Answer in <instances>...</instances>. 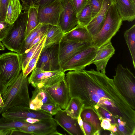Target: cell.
Segmentation results:
<instances>
[{
	"label": "cell",
	"instance_id": "obj_29",
	"mask_svg": "<svg viewBox=\"0 0 135 135\" xmlns=\"http://www.w3.org/2000/svg\"><path fill=\"white\" fill-rule=\"evenodd\" d=\"M38 7L34 6L28 10V16L25 35V38L30 32L39 24L38 16Z\"/></svg>",
	"mask_w": 135,
	"mask_h": 135
},
{
	"label": "cell",
	"instance_id": "obj_22",
	"mask_svg": "<svg viewBox=\"0 0 135 135\" xmlns=\"http://www.w3.org/2000/svg\"><path fill=\"white\" fill-rule=\"evenodd\" d=\"M80 116L83 121L91 126L93 135L100 134V132L103 129L101 126V120L93 110L89 108H83Z\"/></svg>",
	"mask_w": 135,
	"mask_h": 135
},
{
	"label": "cell",
	"instance_id": "obj_35",
	"mask_svg": "<svg viewBox=\"0 0 135 135\" xmlns=\"http://www.w3.org/2000/svg\"><path fill=\"white\" fill-rule=\"evenodd\" d=\"M13 26L5 21H0V41L1 42L6 36Z\"/></svg>",
	"mask_w": 135,
	"mask_h": 135
},
{
	"label": "cell",
	"instance_id": "obj_30",
	"mask_svg": "<svg viewBox=\"0 0 135 135\" xmlns=\"http://www.w3.org/2000/svg\"><path fill=\"white\" fill-rule=\"evenodd\" d=\"M46 36V35L40 41L34 54L28 63L25 71L23 72L25 76H27L35 68L41 52L44 47Z\"/></svg>",
	"mask_w": 135,
	"mask_h": 135
},
{
	"label": "cell",
	"instance_id": "obj_6",
	"mask_svg": "<svg viewBox=\"0 0 135 135\" xmlns=\"http://www.w3.org/2000/svg\"><path fill=\"white\" fill-rule=\"evenodd\" d=\"M21 70L18 54L10 52L0 55V78L6 87L18 76Z\"/></svg>",
	"mask_w": 135,
	"mask_h": 135
},
{
	"label": "cell",
	"instance_id": "obj_28",
	"mask_svg": "<svg viewBox=\"0 0 135 135\" xmlns=\"http://www.w3.org/2000/svg\"><path fill=\"white\" fill-rule=\"evenodd\" d=\"M83 108V105L79 98L73 97L71 98L67 108L65 110L68 115L78 119Z\"/></svg>",
	"mask_w": 135,
	"mask_h": 135
},
{
	"label": "cell",
	"instance_id": "obj_43",
	"mask_svg": "<svg viewBox=\"0 0 135 135\" xmlns=\"http://www.w3.org/2000/svg\"><path fill=\"white\" fill-rule=\"evenodd\" d=\"M7 88L0 78V94L2 95H3L5 92Z\"/></svg>",
	"mask_w": 135,
	"mask_h": 135
},
{
	"label": "cell",
	"instance_id": "obj_10",
	"mask_svg": "<svg viewBox=\"0 0 135 135\" xmlns=\"http://www.w3.org/2000/svg\"><path fill=\"white\" fill-rule=\"evenodd\" d=\"M61 9L57 25L65 34L78 24L77 13L70 0H60Z\"/></svg>",
	"mask_w": 135,
	"mask_h": 135
},
{
	"label": "cell",
	"instance_id": "obj_17",
	"mask_svg": "<svg viewBox=\"0 0 135 135\" xmlns=\"http://www.w3.org/2000/svg\"><path fill=\"white\" fill-rule=\"evenodd\" d=\"M115 49L111 42L98 48L96 55L90 62V65L93 64L97 71L105 74V68L109 59L115 53Z\"/></svg>",
	"mask_w": 135,
	"mask_h": 135
},
{
	"label": "cell",
	"instance_id": "obj_15",
	"mask_svg": "<svg viewBox=\"0 0 135 135\" xmlns=\"http://www.w3.org/2000/svg\"><path fill=\"white\" fill-rule=\"evenodd\" d=\"M58 125L52 117L40 120L37 123L18 128L31 135H52L57 131Z\"/></svg>",
	"mask_w": 135,
	"mask_h": 135
},
{
	"label": "cell",
	"instance_id": "obj_27",
	"mask_svg": "<svg viewBox=\"0 0 135 135\" xmlns=\"http://www.w3.org/2000/svg\"><path fill=\"white\" fill-rule=\"evenodd\" d=\"M124 36L132 57L133 67L135 68V25L126 30Z\"/></svg>",
	"mask_w": 135,
	"mask_h": 135
},
{
	"label": "cell",
	"instance_id": "obj_40",
	"mask_svg": "<svg viewBox=\"0 0 135 135\" xmlns=\"http://www.w3.org/2000/svg\"><path fill=\"white\" fill-rule=\"evenodd\" d=\"M56 0H37L34 6H37L38 8H40Z\"/></svg>",
	"mask_w": 135,
	"mask_h": 135
},
{
	"label": "cell",
	"instance_id": "obj_48",
	"mask_svg": "<svg viewBox=\"0 0 135 135\" xmlns=\"http://www.w3.org/2000/svg\"><path fill=\"white\" fill-rule=\"evenodd\" d=\"M63 135V134H61L59 132H58L57 131H56L54 132L52 134V135Z\"/></svg>",
	"mask_w": 135,
	"mask_h": 135
},
{
	"label": "cell",
	"instance_id": "obj_33",
	"mask_svg": "<svg viewBox=\"0 0 135 135\" xmlns=\"http://www.w3.org/2000/svg\"><path fill=\"white\" fill-rule=\"evenodd\" d=\"M61 109L60 107L56 104L51 103L42 105L40 110L45 111L52 116L55 115Z\"/></svg>",
	"mask_w": 135,
	"mask_h": 135
},
{
	"label": "cell",
	"instance_id": "obj_34",
	"mask_svg": "<svg viewBox=\"0 0 135 135\" xmlns=\"http://www.w3.org/2000/svg\"><path fill=\"white\" fill-rule=\"evenodd\" d=\"M103 0H89L92 19L94 17L101 8Z\"/></svg>",
	"mask_w": 135,
	"mask_h": 135
},
{
	"label": "cell",
	"instance_id": "obj_25",
	"mask_svg": "<svg viewBox=\"0 0 135 135\" xmlns=\"http://www.w3.org/2000/svg\"><path fill=\"white\" fill-rule=\"evenodd\" d=\"M49 25L39 23L31 31L24 40L19 54H22L28 49L34 39L41 32L47 30Z\"/></svg>",
	"mask_w": 135,
	"mask_h": 135
},
{
	"label": "cell",
	"instance_id": "obj_32",
	"mask_svg": "<svg viewBox=\"0 0 135 135\" xmlns=\"http://www.w3.org/2000/svg\"><path fill=\"white\" fill-rule=\"evenodd\" d=\"M40 42L29 49L26 50L23 53L19 54L21 65L22 70L23 72L25 71L28 63L34 54Z\"/></svg>",
	"mask_w": 135,
	"mask_h": 135
},
{
	"label": "cell",
	"instance_id": "obj_46",
	"mask_svg": "<svg viewBox=\"0 0 135 135\" xmlns=\"http://www.w3.org/2000/svg\"><path fill=\"white\" fill-rule=\"evenodd\" d=\"M4 104L2 97V95L0 94V107L4 106Z\"/></svg>",
	"mask_w": 135,
	"mask_h": 135
},
{
	"label": "cell",
	"instance_id": "obj_41",
	"mask_svg": "<svg viewBox=\"0 0 135 135\" xmlns=\"http://www.w3.org/2000/svg\"><path fill=\"white\" fill-rule=\"evenodd\" d=\"M101 126L104 130H110L112 125L109 120L106 119H103L101 122Z\"/></svg>",
	"mask_w": 135,
	"mask_h": 135
},
{
	"label": "cell",
	"instance_id": "obj_37",
	"mask_svg": "<svg viewBox=\"0 0 135 135\" xmlns=\"http://www.w3.org/2000/svg\"><path fill=\"white\" fill-rule=\"evenodd\" d=\"M77 13L85 7L89 0H70Z\"/></svg>",
	"mask_w": 135,
	"mask_h": 135
},
{
	"label": "cell",
	"instance_id": "obj_11",
	"mask_svg": "<svg viewBox=\"0 0 135 135\" xmlns=\"http://www.w3.org/2000/svg\"><path fill=\"white\" fill-rule=\"evenodd\" d=\"M59 44L43 47L35 68L47 71L60 69L59 60Z\"/></svg>",
	"mask_w": 135,
	"mask_h": 135
},
{
	"label": "cell",
	"instance_id": "obj_16",
	"mask_svg": "<svg viewBox=\"0 0 135 135\" xmlns=\"http://www.w3.org/2000/svg\"><path fill=\"white\" fill-rule=\"evenodd\" d=\"M55 120L69 134L82 135L84 133L78 124V119L68 115L65 110L60 109L55 115Z\"/></svg>",
	"mask_w": 135,
	"mask_h": 135
},
{
	"label": "cell",
	"instance_id": "obj_36",
	"mask_svg": "<svg viewBox=\"0 0 135 135\" xmlns=\"http://www.w3.org/2000/svg\"><path fill=\"white\" fill-rule=\"evenodd\" d=\"M9 0H0V21H5Z\"/></svg>",
	"mask_w": 135,
	"mask_h": 135
},
{
	"label": "cell",
	"instance_id": "obj_2",
	"mask_svg": "<svg viewBox=\"0 0 135 135\" xmlns=\"http://www.w3.org/2000/svg\"><path fill=\"white\" fill-rule=\"evenodd\" d=\"M28 79L22 71L7 87L2 95L4 105L0 107V114L13 107H29L30 99Z\"/></svg>",
	"mask_w": 135,
	"mask_h": 135
},
{
	"label": "cell",
	"instance_id": "obj_21",
	"mask_svg": "<svg viewBox=\"0 0 135 135\" xmlns=\"http://www.w3.org/2000/svg\"><path fill=\"white\" fill-rule=\"evenodd\" d=\"M64 36L70 40L91 44L93 40V37L86 27L79 24L71 31L65 34Z\"/></svg>",
	"mask_w": 135,
	"mask_h": 135
},
{
	"label": "cell",
	"instance_id": "obj_47",
	"mask_svg": "<svg viewBox=\"0 0 135 135\" xmlns=\"http://www.w3.org/2000/svg\"><path fill=\"white\" fill-rule=\"evenodd\" d=\"M5 49V47L3 44L0 41V51L3 50Z\"/></svg>",
	"mask_w": 135,
	"mask_h": 135
},
{
	"label": "cell",
	"instance_id": "obj_49",
	"mask_svg": "<svg viewBox=\"0 0 135 135\" xmlns=\"http://www.w3.org/2000/svg\"><path fill=\"white\" fill-rule=\"evenodd\" d=\"M133 1L135 2V0H133Z\"/></svg>",
	"mask_w": 135,
	"mask_h": 135
},
{
	"label": "cell",
	"instance_id": "obj_44",
	"mask_svg": "<svg viewBox=\"0 0 135 135\" xmlns=\"http://www.w3.org/2000/svg\"><path fill=\"white\" fill-rule=\"evenodd\" d=\"M40 120L36 118H28L26 119L25 121L30 124H32L37 123Z\"/></svg>",
	"mask_w": 135,
	"mask_h": 135
},
{
	"label": "cell",
	"instance_id": "obj_14",
	"mask_svg": "<svg viewBox=\"0 0 135 135\" xmlns=\"http://www.w3.org/2000/svg\"><path fill=\"white\" fill-rule=\"evenodd\" d=\"M61 6L60 0H57L43 7L38 8L39 23L57 25Z\"/></svg>",
	"mask_w": 135,
	"mask_h": 135
},
{
	"label": "cell",
	"instance_id": "obj_31",
	"mask_svg": "<svg viewBox=\"0 0 135 135\" xmlns=\"http://www.w3.org/2000/svg\"><path fill=\"white\" fill-rule=\"evenodd\" d=\"M78 24L86 27L92 19L89 0L85 7L77 13Z\"/></svg>",
	"mask_w": 135,
	"mask_h": 135
},
{
	"label": "cell",
	"instance_id": "obj_12",
	"mask_svg": "<svg viewBox=\"0 0 135 135\" xmlns=\"http://www.w3.org/2000/svg\"><path fill=\"white\" fill-rule=\"evenodd\" d=\"M53 102L61 109H65L71 99L68 85L65 79L44 88Z\"/></svg>",
	"mask_w": 135,
	"mask_h": 135
},
{
	"label": "cell",
	"instance_id": "obj_7",
	"mask_svg": "<svg viewBox=\"0 0 135 135\" xmlns=\"http://www.w3.org/2000/svg\"><path fill=\"white\" fill-rule=\"evenodd\" d=\"M28 78L29 84L35 88H44L64 80L65 72L60 69L53 71H45L35 68Z\"/></svg>",
	"mask_w": 135,
	"mask_h": 135
},
{
	"label": "cell",
	"instance_id": "obj_38",
	"mask_svg": "<svg viewBox=\"0 0 135 135\" xmlns=\"http://www.w3.org/2000/svg\"><path fill=\"white\" fill-rule=\"evenodd\" d=\"M82 126L84 135H93L92 127L89 123L83 121Z\"/></svg>",
	"mask_w": 135,
	"mask_h": 135
},
{
	"label": "cell",
	"instance_id": "obj_26",
	"mask_svg": "<svg viewBox=\"0 0 135 135\" xmlns=\"http://www.w3.org/2000/svg\"><path fill=\"white\" fill-rule=\"evenodd\" d=\"M31 124L2 117L0 118V130L6 132L12 129L27 126Z\"/></svg>",
	"mask_w": 135,
	"mask_h": 135
},
{
	"label": "cell",
	"instance_id": "obj_20",
	"mask_svg": "<svg viewBox=\"0 0 135 135\" xmlns=\"http://www.w3.org/2000/svg\"><path fill=\"white\" fill-rule=\"evenodd\" d=\"M32 91V96L30 99L29 108L31 109L40 110L41 106L45 104L54 103L44 89L35 88Z\"/></svg>",
	"mask_w": 135,
	"mask_h": 135
},
{
	"label": "cell",
	"instance_id": "obj_45",
	"mask_svg": "<svg viewBox=\"0 0 135 135\" xmlns=\"http://www.w3.org/2000/svg\"><path fill=\"white\" fill-rule=\"evenodd\" d=\"M11 130L4 132L0 130V135H10Z\"/></svg>",
	"mask_w": 135,
	"mask_h": 135
},
{
	"label": "cell",
	"instance_id": "obj_19",
	"mask_svg": "<svg viewBox=\"0 0 135 135\" xmlns=\"http://www.w3.org/2000/svg\"><path fill=\"white\" fill-rule=\"evenodd\" d=\"M115 1L116 7L122 21H133L135 18V2L133 0Z\"/></svg>",
	"mask_w": 135,
	"mask_h": 135
},
{
	"label": "cell",
	"instance_id": "obj_18",
	"mask_svg": "<svg viewBox=\"0 0 135 135\" xmlns=\"http://www.w3.org/2000/svg\"><path fill=\"white\" fill-rule=\"evenodd\" d=\"M115 2V0H103L100 10L86 26L93 38L100 30L109 8L113 3Z\"/></svg>",
	"mask_w": 135,
	"mask_h": 135
},
{
	"label": "cell",
	"instance_id": "obj_42",
	"mask_svg": "<svg viewBox=\"0 0 135 135\" xmlns=\"http://www.w3.org/2000/svg\"><path fill=\"white\" fill-rule=\"evenodd\" d=\"M10 135H31L18 128L11 130Z\"/></svg>",
	"mask_w": 135,
	"mask_h": 135
},
{
	"label": "cell",
	"instance_id": "obj_8",
	"mask_svg": "<svg viewBox=\"0 0 135 135\" xmlns=\"http://www.w3.org/2000/svg\"><path fill=\"white\" fill-rule=\"evenodd\" d=\"M91 45L90 43L70 40L64 36L59 44V60L61 68L75 55Z\"/></svg>",
	"mask_w": 135,
	"mask_h": 135
},
{
	"label": "cell",
	"instance_id": "obj_23",
	"mask_svg": "<svg viewBox=\"0 0 135 135\" xmlns=\"http://www.w3.org/2000/svg\"><path fill=\"white\" fill-rule=\"evenodd\" d=\"M64 35L58 26L49 25L43 47L47 48L55 44H59Z\"/></svg>",
	"mask_w": 135,
	"mask_h": 135
},
{
	"label": "cell",
	"instance_id": "obj_13",
	"mask_svg": "<svg viewBox=\"0 0 135 135\" xmlns=\"http://www.w3.org/2000/svg\"><path fill=\"white\" fill-rule=\"evenodd\" d=\"M1 114L2 117L24 121L26 118H36L40 120L52 118V115L43 110H35L31 109L29 107H12Z\"/></svg>",
	"mask_w": 135,
	"mask_h": 135
},
{
	"label": "cell",
	"instance_id": "obj_39",
	"mask_svg": "<svg viewBox=\"0 0 135 135\" xmlns=\"http://www.w3.org/2000/svg\"><path fill=\"white\" fill-rule=\"evenodd\" d=\"M22 10L28 11L30 7L34 5L37 0H21Z\"/></svg>",
	"mask_w": 135,
	"mask_h": 135
},
{
	"label": "cell",
	"instance_id": "obj_1",
	"mask_svg": "<svg viewBox=\"0 0 135 135\" xmlns=\"http://www.w3.org/2000/svg\"><path fill=\"white\" fill-rule=\"evenodd\" d=\"M71 98H79L83 108L92 109L102 121L110 114L118 132L135 128V109L118 91L113 79L92 69L70 71L65 74Z\"/></svg>",
	"mask_w": 135,
	"mask_h": 135
},
{
	"label": "cell",
	"instance_id": "obj_9",
	"mask_svg": "<svg viewBox=\"0 0 135 135\" xmlns=\"http://www.w3.org/2000/svg\"><path fill=\"white\" fill-rule=\"evenodd\" d=\"M98 48L92 45L79 53L61 68L65 72L68 71L84 69L95 57Z\"/></svg>",
	"mask_w": 135,
	"mask_h": 135
},
{
	"label": "cell",
	"instance_id": "obj_24",
	"mask_svg": "<svg viewBox=\"0 0 135 135\" xmlns=\"http://www.w3.org/2000/svg\"><path fill=\"white\" fill-rule=\"evenodd\" d=\"M22 10L20 0H9L5 21L10 24H13Z\"/></svg>",
	"mask_w": 135,
	"mask_h": 135
},
{
	"label": "cell",
	"instance_id": "obj_3",
	"mask_svg": "<svg viewBox=\"0 0 135 135\" xmlns=\"http://www.w3.org/2000/svg\"><path fill=\"white\" fill-rule=\"evenodd\" d=\"M116 2L109 8L103 25L100 31L93 38L91 45L98 48L110 42L118 31L123 21L116 7Z\"/></svg>",
	"mask_w": 135,
	"mask_h": 135
},
{
	"label": "cell",
	"instance_id": "obj_5",
	"mask_svg": "<svg viewBox=\"0 0 135 135\" xmlns=\"http://www.w3.org/2000/svg\"><path fill=\"white\" fill-rule=\"evenodd\" d=\"M28 16V11L21 12L2 41V44L8 50L19 54L25 38Z\"/></svg>",
	"mask_w": 135,
	"mask_h": 135
},
{
	"label": "cell",
	"instance_id": "obj_4",
	"mask_svg": "<svg viewBox=\"0 0 135 135\" xmlns=\"http://www.w3.org/2000/svg\"><path fill=\"white\" fill-rule=\"evenodd\" d=\"M113 76L117 89L130 106L135 109V77L127 67L118 64Z\"/></svg>",
	"mask_w": 135,
	"mask_h": 135
}]
</instances>
